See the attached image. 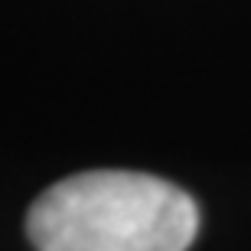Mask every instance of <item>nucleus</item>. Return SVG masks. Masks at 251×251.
I'll return each instance as SVG.
<instances>
[{
	"label": "nucleus",
	"mask_w": 251,
	"mask_h": 251,
	"mask_svg": "<svg viewBox=\"0 0 251 251\" xmlns=\"http://www.w3.org/2000/svg\"><path fill=\"white\" fill-rule=\"evenodd\" d=\"M199 209L186 189L134 170H88L49 186L26 215L36 251H186Z\"/></svg>",
	"instance_id": "f257e3e1"
}]
</instances>
